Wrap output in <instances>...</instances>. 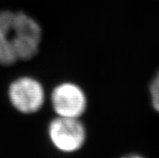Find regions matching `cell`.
I'll return each instance as SVG.
<instances>
[{"label": "cell", "instance_id": "6da1fadb", "mask_svg": "<svg viewBox=\"0 0 159 158\" xmlns=\"http://www.w3.org/2000/svg\"><path fill=\"white\" fill-rule=\"evenodd\" d=\"M48 136L53 146L63 152L79 150L86 140V130L79 119L57 116L48 127Z\"/></svg>", "mask_w": 159, "mask_h": 158}, {"label": "cell", "instance_id": "7a4b0ae2", "mask_svg": "<svg viewBox=\"0 0 159 158\" xmlns=\"http://www.w3.org/2000/svg\"><path fill=\"white\" fill-rule=\"evenodd\" d=\"M8 95L13 106L24 114L38 111L44 102L42 85L30 77H22L15 80L9 87Z\"/></svg>", "mask_w": 159, "mask_h": 158}, {"label": "cell", "instance_id": "52a82bcc", "mask_svg": "<svg viewBox=\"0 0 159 158\" xmlns=\"http://www.w3.org/2000/svg\"><path fill=\"white\" fill-rule=\"evenodd\" d=\"M122 158H143L142 156H138V155H129V156H124Z\"/></svg>", "mask_w": 159, "mask_h": 158}, {"label": "cell", "instance_id": "8992f818", "mask_svg": "<svg viewBox=\"0 0 159 158\" xmlns=\"http://www.w3.org/2000/svg\"><path fill=\"white\" fill-rule=\"evenodd\" d=\"M149 90L153 107L159 113V71L153 78Z\"/></svg>", "mask_w": 159, "mask_h": 158}, {"label": "cell", "instance_id": "5b68a950", "mask_svg": "<svg viewBox=\"0 0 159 158\" xmlns=\"http://www.w3.org/2000/svg\"><path fill=\"white\" fill-rule=\"evenodd\" d=\"M13 12L0 11V64L4 65L17 61L13 48Z\"/></svg>", "mask_w": 159, "mask_h": 158}, {"label": "cell", "instance_id": "277c9868", "mask_svg": "<svg viewBox=\"0 0 159 158\" xmlns=\"http://www.w3.org/2000/svg\"><path fill=\"white\" fill-rule=\"evenodd\" d=\"M15 20L19 31V41L16 49L18 60H29L37 53L41 29L37 22L23 12L15 13Z\"/></svg>", "mask_w": 159, "mask_h": 158}, {"label": "cell", "instance_id": "3957f363", "mask_svg": "<svg viewBox=\"0 0 159 158\" xmlns=\"http://www.w3.org/2000/svg\"><path fill=\"white\" fill-rule=\"evenodd\" d=\"M52 108L57 116L79 119L87 108V98L83 90L76 84L65 82L52 90Z\"/></svg>", "mask_w": 159, "mask_h": 158}]
</instances>
